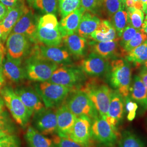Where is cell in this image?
<instances>
[{"instance_id": "1", "label": "cell", "mask_w": 147, "mask_h": 147, "mask_svg": "<svg viewBox=\"0 0 147 147\" xmlns=\"http://www.w3.org/2000/svg\"><path fill=\"white\" fill-rule=\"evenodd\" d=\"M79 89L89 97L99 116L105 119L113 90L103 81L95 78L89 79Z\"/></svg>"}, {"instance_id": "2", "label": "cell", "mask_w": 147, "mask_h": 147, "mask_svg": "<svg viewBox=\"0 0 147 147\" xmlns=\"http://www.w3.org/2000/svg\"><path fill=\"white\" fill-rule=\"evenodd\" d=\"M34 42L47 46L58 47L61 44L62 36L55 14H45L39 19Z\"/></svg>"}, {"instance_id": "3", "label": "cell", "mask_w": 147, "mask_h": 147, "mask_svg": "<svg viewBox=\"0 0 147 147\" xmlns=\"http://www.w3.org/2000/svg\"><path fill=\"white\" fill-rule=\"evenodd\" d=\"M110 84L124 98L129 96L131 84V69L129 62L124 59H114L110 63Z\"/></svg>"}, {"instance_id": "4", "label": "cell", "mask_w": 147, "mask_h": 147, "mask_svg": "<svg viewBox=\"0 0 147 147\" xmlns=\"http://www.w3.org/2000/svg\"><path fill=\"white\" fill-rule=\"evenodd\" d=\"M35 88L45 107L51 109L60 105L72 91L75 90L50 81L39 82L36 85Z\"/></svg>"}, {"instance_id": "5", "label": "cell", "mask_w": 147, "mask_h": 147, "mask_svg": "<svg viewBox=\"0 0 147 147\" xmlns=\"http://www.w3.org/2000/svg\"><path fill=\"white\" fill-rule=\"evenodd\" d=\"M0 94L14 121L20 126H26L32 115L15 90L10 86H5L0 89Z\"/></svg>"}, {"instance_id": "6", "label": "cell", "mask_w": 147, "mask_h": 147, "mask_svg": "<svg viewBox=\"0 0 147 147\" xmlns=\"http://www.w3.org/2000/svg\"><path fill=\"white\" fill-rule=\"evenodd\" d=\"M64 104L77 117L85 116L93 121L100 116L89 97L80 89L72 91Z\"/></svg>"}, {"instance_id": "7", "label": "cell", "mask_w": 147, "mask_h": 147, "mask_svg": "<svg viewBox=\"0 0 147 147\" xmlns=\"http://www.w3.org/2000/svg\"><path fill=\"white\" fill-rule=\"evenodd\" d=\"M58 67V64L30 56L27 60L25 69L28 79L42 82L48 81Z\"/></svg>"}, {"instance_id": "8", "label": "cell", "mask_w": 147, "mask_h": 147, "mask_svg": "<svg viewBox=\"0 0 147 147\" xmlns=\"http://www.w3.org/2000/svg\"><path fill=\"white\" fill-rule=\"evenodd\" d=\"M91 132L93 140L107 147L113 146L120 135L118 132L100 116L92 121Z\"/></svg>"}, {"instance_id": "9", "label": "cell", "mask_w": 147, "mask_h": 147, "mask_svg": "<svg viewBox=\"0 0 147 147\" xmlns=\"http://www.w3.org/2000/svg\"><path fill=\"white\" fill-rule=\"evenodd\" d=\"M30 56L58 64L70 61V53L65 49L59 46H47L39 42H37L32 49Z\"/></svg>"}, {"instance_id": "10", "label": "cell", "mask_w": 147, "mask_h": 147, "mask_svg": "<svg viewBox=\"0 0 147 147\" xmlns=\"http://www.w3.org/2000/svg\"><path fill=\"white\" fill-rule=\"evenodd\" d=\"M34 127L44 135H54L57 133L56 112L51 108H46L33 115Z\"/></svg>"}, {"instance_id": "11", "label": "cell", "mask_w": 147, "mask_h": 147, "mask_svg": "<svg viewBox=\"0 0 147 147\" xmlns=\"http://www.w3.org/2000/svg\"><path fill=\"white\" fill-rule=\"evenodd\" d=\"M92 124V120L87 117H77L69 135V138L85 147H91L93 142Z\"/></svg>"}, {"instance_id": "12", "label": "cell", "mask_w": 147, "mask_h": 147, "mask_svg": "<svg viewBox=\"0 0 147 147\" xmlns=\"http://www.w3.org/2000/svg\"><path fill=\"white\" fill-rule=\"evenodd\" d=\"M84 79L82 73L78 69L62 67L56 69L48 81L73 89Z\"/></svg>"}, {"instance_id": "13", "label": "cell", "mask_w": 147, "mask_h": 147, "mask_svg": "<svg viewBox=\"0 0 147 147\" xmlns=\"http://www.w3.org/2000/svg\"><path fill=\"white\" fill-rule=\"evenodd\" d=\"M125 110V98L117 90H113L110 102L105 120L116 131L123 120Z\"/></svg>"}, {"instance_id": "14", "label": "cell", "mask_w": 147, "mask_h": 147, "mask_svg": "<svg viewBox=\"0 0 147 147\" xmlns=\"http://www.w3.org/2000/svg\"><path fill=\"white\" fill-rule=\"evenodd\" d=\"M29 38L22 34L11 33L6 39L7 53L11 58L22 60L28 53Z\"/></svg>"}, {"instance_id": "15", "label": "cell", "mask_w": 147, "mask_h": 147, "mask_svg": "<svg viewBox=\"0 0 147 147\" xmlns=\"http://www.w3.org/2000/svg\"><path fill=\"white\" fill-rule=\"evenodd\" d=\"M80 65L84 73L94 77L104 75L110 69V63L107 59L93 52L81 61Z\"/></svg>"}, {"instance_id": "16", "label": "cell", "mask_w": 147, "mask_h": 147, "mask_svg": "<svg viewBox=\"0 0 147 147\" xmlns=\"http://www.w3.org/2000/svg\"><path fill=\"white\" fill-rule=\"evenodd\" d=\"M14 90L32 115L45 107L36 89L30 87L21 86L16 88Z\"/></svg>"}, {"instance_id": "17", "label": "cell", "mask_w": 147, "mask_h": 147, "mask_svg": "<svg viewBox=\"0 0 147 147\" xmlns=\"http://www.w3.org/2000/svg\"><path fill=\"white\" fill-rule=\"evenodd\" d=\"M1 68L5 78L11 82L19 83L27 77L25 69L22 66L21 60L11 58L7 53Z\"/></svg>"}, {"instance_id": "18", "label": "cell", "mask_w": 147, "mask_h": 147, "mask_svg": "<svg viewBox=\"0 0 147 147\" xmlns=\"http://www.w3.org/2000/svg\"><path fill=\"white\" fill-rule=\"evenodd\" d=\"M57 115V134L58 136L68 138L77 117L73 113L64 103L56 111Z\"/></svg>"}, {"instance_id": "19", "label": "cell", "mask_w": 147, "mask_h": 147, "mask_svg": "<svg viewBox=\"0 0 147 147\" xmlns=\"http://www.w3.org/2000/svg\"><path fill=\"white\" fill-rule=\"evenodd\" d=\"M38 21L37 17L32 11L30 10L21 16L16 22L11 33L22 34L34 42Z\"/></svg>"}, {"instance_id": "20", "label": "cell", "mask_w": 147, "mask_h": 147, "mask_svg": "<svg viewBox=\"0 0 147 147\" xmlns=\"http://www.w3.org/2000/svg\"><path fill=\"white\" fill-rule=\"evenodd\" d=\"M30 11L26 5L25 1H23L15 7L8 10L5 18L0 21L3 32V39L6 40L16 22L19 21L22 16Z\"/></svg>"}, {"instance_id": "21", "label": "cell", "mask_w": 147, "mask_h": 147, "mask_svg": "<svg viewBox=\"0 0 147 147\" xmlns=\"http://www.w3.org/2000/svg\"><path fill=\"white\" fill-rule=\"evenodd\" d=\"M93 53L106 58L117 57L120 55L125 54L119 44V39L110 42H98L93 41L90 43Z\"/></svg>"}, {"instance_id": "22", "label": "cell", "mask_w": 147, "mask_h": 147, "mask_svg": "<svg viewBox=\"0 0 147 147\" xmlns=\"http://www.w3.org/2000/svg\"><path fill=\"white\" fill-rule=\"evenodd\" d=\"M84 11V9L81 7L79 9L62 18L59 23V28L62 37L71 35L77 32Z\"/></svg>"}, {"instance_id": "23", "label": "cell", "mask_w": 147, "mask_h": 147, "mask_svg": "<svg viewBox=\"0 0 147 147\" xmlns=\"http://www.w3.org/2000/svg\"><path fill=\"white\" fill-rule=\"evenodd\" d=\"M89 38L93 41L106 42L119 39L117 32L110 21L101 20L100 24L90 36Z\"/></svg>"}, {"instance_id": "24", "label": "cell", "mask_w": 147, "mask_h": 147, "mask_svg": "<svg viewBox=\"0 0 147 147\" xmlns=\"http://www.w3.org/2000/svg\"><path fill=\"white\" fill-rule=\"evenodd\" d=\"M130 86V92L132 100L140 105L142 110H147V90L139 75H135Z\"/></svg>"}, {"instance_id": "25", "label": "cell", "mask_w": 147, "mask_h": 147, "mask_svg": "<svg viewBox=\"0 0 147 147\" xmlns=\"http://www.w3.org/2000/svg\"><path fill=\"white\" fill-rule=\"evenodd\" d=\"M101 20L94 13L85 11L82 16L77 33L84 38H89L90 34L96 30Z\"/></svg>"}, {"instance_id": "26", "label": "cell", "mask_w": 147, "mask_h": 147, "mask_svg": "<svg viewBox=\"0 0 147 147\" xmlns=\"http://www.w3.org/2000/svg\"><path fill=\"white\" fill-rule=\"evenodd\" d=\"M62 42L68 50L69 53L76 56H81L84 54L87 40L78 33L64 36L62 37Z\"/></svg>"}, {"instance_id": "27", "label": "cell", "mask_w": 147, "mask_h": 147, "mask_svg": "<svg viewBox=\"0 0 147 147\" xmlns=\"http://www.w3.org/2000/svg\"><path fill=\"white\" fill-rule=\"evenodd\" d=\"M28 147H53L52 139L42 135L32 126H29L25 135Z\"/></svg>"}, {"instance_id": "28", "label": "cell", "mask_w": 147, "mask_h": 147, "mask_svg": "<svg viewBox=\"0 0 147 147\" xmlns=\"http://www.w3.org/2000/svg\"><path fill=\"white\" fill-rule=\"evenodd\" d=\"M110 22L115 27L119 37L129 25L128 14L124 5L110 18Z\"/></svg>"}, {"instance_id": "29", "label": "cell", "mask_w": 147, "mask_h": 147, "mask_svg": "<svg viewBox=\"0 0 147 147\" xmlns=\"http://www.w3.org/2000/svg\"><path fill=\"white\" fill-rule=\"evenodd\" d=\"M126 58L129 62L134 63L137 66L144 64L147 60V40L127 53Z\"/></svg>"}, {"instance_id": "30", "label": "cell", "mask_w": 147, "mask_h": 147, "mask_svg": "<svg viewBox=\"0 0 147 147\" xmlns=\"http://www.w3.org/2000/svg\"><path fill=\"white\" fill-rule=\"evenodd\" d=\"M118 147H145V143L136 134L125 130L121 135Z\"/></svg>"}, {"instance_id": "31", "label": "cell", "mask_w": 147, "mask_h": 147, "mask_svg": "<svg viewBox=\"0 0 147 147\" xmlns=\"http://www.w3.org/2000/svg\"><path fill=\"white\" fill-rule=\"evenodd\" d=\"M16 127L11 117L5 111L0 114V138L13 135Z\"/></svg>"}, {"instance_id": "32", "label": "cell", "mask_w": 147, "mask_h": 147, "mask_svg": "<svg viewBox=\"0 0 147 147\" xmlns=\"http://www.w3.org/2000/svg\"><path fill=\"white\" fill-rule=\"evenodd\" d=\"M32 5L44 14H55L58 8V0H33Z\"/></svg>"}, {"instance_id": "33", "label": "cell", "mask_w": 147, "mask_h": 147, "mask_svg": "<svg viewBox=\"0 0 147 147\" xmlns=\"http://www.w3.org/2000/svg\"><path fill=\"white\" fill-rule=\"evenodd\" d=\"M126 9L128 14L129 25L138 30L142 29L144 20V12L142 10L134 8Z\"/></svg>"}, {"instance_id": "34", "label": "cell", "mask_w": 147, "mask_h": 147, "mask_svg": "<svg viewBox=\"0 0 147 147\" xmlns=\"http://www.w3.org/2000/svg\"><path fill=\"white\" fill-rule=\"evenodd\" d=\"M58 7L64 18L81 7V0H58Z\"/></svg>"}, {"instance_id": "35", "label": "cell", "mask_w": 147, "mask_h": 147, "mask_svg": "<svg viewBox=\"0 0 147 147\" xmlns=\"http://www.w3.org/2000/svg\"><path fill=\"white\" fill-rule=\"evenodd\" d=\"M147 40V35L142 29L139 30L135 36L123 47L124 53H127Z\"/></svg>"}, {"instance_id": "36", "label": "cell", "mask_w": 147, "mask_h": 147, "mask_svg": "<svg viewBox=\"0 0 147 147\" xmlns=\"http://www.w3.org/2000/svg\"><path fill=\"white\" fill-rule=\"evenodd\" d=\"M124 5L123 0H101V5L110 18Z\"/></svg>"}, {"instance_id": "37", "label": "cell", "mask_w": 147, "mask_h": 147, "mask_svg": "<svg viewBox=\"0 0 147 147\" xmlns=\"http://www.w3.org/2000/svg\"><path fill=\"white\" fill-rule=\"evenodd\" d=\"M52 140L53 147H86L69 138L59 136L56 134L53 135Z\"/></svg>"}, {"instance_id": "38", "label": "cell", "mask_w": 147, "mask_h": 147, "mask_svg": "<svg viewBox=\"0 0 147 147\" xmlns=\"http://www.w3.org/2000/svg\"><path fill=\"white\" fill-rule=\"evenodd\" d=\"M138 108V104L129 96L125 98V110L127 112V119L129 121H134L135 118Z\"/></svg>"}, {"instance_id": "39", "label": "cell", "mask_w": 147, "mask_h": 147, "mask_svg": "<svg viewBox=\"0 0 147 147\" xmlns=\"http://www.w3.org/2000/svg\"><path fill=\"white\" fill-rule=\"evenodd\" d=\"M138 31V30L130 25H128L126 27L119 37V44L122 49L135 36Z\"/></svg>"}, {"instance_id": "40", "label": "cell", "mask_w": 147, "mask_h": 147, "mask_svg": "<svg viewBox=\"0 0 147 147\" xmlns=\"http://www.w3.org/2000/svg\"><path fill=\"white\" fill-rule=\"evenodd\" d=\"M81 6L85 11L95 13L101 5V0H81Z\"/></svg>"}, {"instance_id": "41", "label": "cell", "mask_w": 147, "mask_h": 147, "mask_svg": "<svg viewBox=\"0 0 147 147\" xmlns=\"http://www.w3.org/2000/svg\"><path fill=\"white\" fill-rule=\"evenodd\" d=\"M0 147H21L18 137L11 135L0 138Z\"/></svg>"}, {"instance_id": "42", "label": "cell", "mask_w": 147, "mask_h": 147, "mask_svg": "<svg viewBox=\"0 0 147 147\" xmlns=\"http://www.w3.org/2000/svg\"><path fill=\"white\" fill-rule=\"evenodd\" d=\"M23 1L25 0H0V2L5 5L8 10L15 7Z\"/></svg>"}, {"instance_id": "43", "label": "cell", "mask_w": 147, "mask_h": 147, "mask_svg": "<svg viewBox=\"0 0 147 147\" xmlns=\"http://www.w3.org/2000/svg\"><path fill=\"white\" fill-rule=\"evenodd\" d=\"M7 55V50L3 43L0 42V67H1L3 61Z\"/></svg>"}, {"instance_id": "44", "label": "cell", "mask_w": 147, "mask_h": 147, "mask_svg": "<svg viewBox=\"0 0 147 147\" xmlns=\"http://www.w3.org/2000/svg\"><path fill=\"white\" fill-rule=\"evenodd\" d=\"M8 9L0 2V21H2L8 13Z\"/></svg>"}, {"instance_id": "45", "label": "cell", "mask_w": 147, "mask_h": 147, "mask_svg": "<svg viewBox=\"0 0 147 147\" xmlns=\"http://www.w3.org/2000/svg\"><path fill=\"white\" fill-rule=\"evenodd\" d=\"M142 80V82L144 84L145 87H146L147 90V70L144 69L143 70L141 71L139 75Z\"/></svg>"}, {"instance_id": "46", "label": "cell", "mask_w": 147, "mask_h": 147, "mask_svg": "<svg viewBox=\"0 0 147 147\" xmlns=\"http://www.w3.org/2000/svg\"><path fill=\"white\" fill-rule=\"evenodd\" d=\"M5 84V78L2 73V68L0 67V89L2 88Z\"/></svg>"}, {"instance_id": "47", "label": "cell", "mask_w": 147, "mask_h": 147, "mask_svg": "<svg viewBox=\"0 0 147 147\" xmlns=\"http://www.w3.org/2000/svg\"><path fill=\"white\" fill-rule=\"evenodd\" d=\"M141 2L142 3L143 7L142 11L146 15L147 13V0H141Z\"/></svg>"}, {"instance_id": "48", "label": "cell", "mask_w": 147, "mask_h": 147, "mask_svg": "<svg viewBox=\"0 0 147 147\" xmlns=\"http://www.w3.org/2000/svg\"><path fill=\"white\" fill-rule=\"evenodd\" d=\"M4 105L5 103L2 97L0 96V114L4 111Z\"/></svg>"}, {"instance_id": "49", "label": "cell", "mask_w": 147, "mask_h": 147, "mask_svg": "<svg viewBox=\"0 0 147 147\" xmlns=\"http://www.w3.org/2000/svg\"><path fill=\"white\" fill-rule=\"evenodd\" d=\"M4 39H3V29L0 23V42L3 43L4 42Z\"/></svg>"}, {"instance_id": "50", "label": "cell", "mask_w": 147, "mask_h": 147, "mask_svg": "<svg viewBox=\"0 0 147 147\" xmlns=\"http://www.w3.org/2000/svg\"><path fill=\"white\" fill-rule=\"evenodd\" d=\"M142 29L143 30V31L144 32V33L147 35V24H143Z\"/></svg>"}, {"instance_id": "51", "label": "cell", "mask_w": 147, "mask_h": 147, "mask_svg": "<svg viewBox=\"0 0 147 147\" xmlns=\"http://www.w3.org/2000/svg\"><path fill=\"white\" fill-rule=\"evenodd\" d=\"M143 24H147V13L146 14V16H145V18H144V23Z\"/></svg>"}, {"instance_id": "52", "label": "cell", "mask_w": 147, "mask_h": 147, "mask_svg": "<svg viewBox=\"0 0 147 147\" xmlns=\"http://www.w3.org/2000/svg\"><path fill=\"white\" fill-rule=\"evenodd\" d=\"M144 69L147 70V60L144 63Z\"/></svg>"}, {"instance_id": "53", "label": "cell", "mask_w": 147, "mask_h": 147, "mask_svg": "<svg viewBox=\"0 0 147 147\" xmlns=\"http://www.w3.org/2000/svg\"><path fill=\"white\" fill-rule=\"evenodd\" d=\"M27 2H28L30 5H32V3L33 0H27Z\"/></svg>"}]
</instances>
